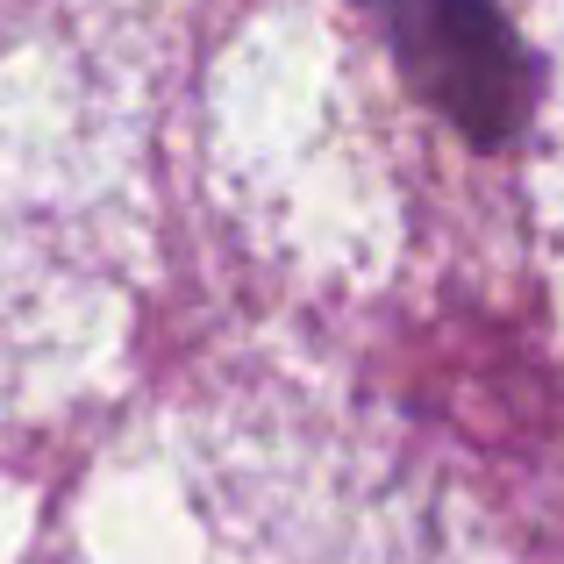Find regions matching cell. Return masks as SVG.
<instances>
[{
  "label": "cell",
  "mask_w": 564,
  "mask_h": 564,
  "mask_svg": "<svg viewBox=\"0 0 564 564\" xmlns=\"http://www.w3.org/2000/svg\"><path fill=\"white\" fill-rule=\"evenodd\" d=\"M358 72L408 137V200L465 250L564 243V0H350Z\"/></svg>",
  "instance_id": "6da1fadb"
}]
</instances>
